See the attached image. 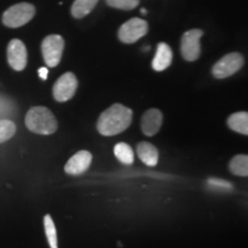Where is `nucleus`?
<instances>
[{"mask_svg": "<svg viewBox=\"0 0 248 248\" xmlns=\"http://www.w3.org/2000/svg\"><path fill=\"white\" fill-rule=\"evenodd\" d=\"M162 121L163 115L159 109L152 108L146 110L141 117V131L148 137L156 135L162 126Z\"/></svg>", "mask_w": 248, "mask_h": 248, "instance_id": "9b49d317", "label": "nucleus"}, {"mask_svg": "<svg viewBox=\"0 0 248 248\" xmlns=\"http://www.w3.org/2000/svg\"><path fill=\"white\" fill-rule=\"evenodd\" d=\"M137 154L141 162H144L148 167H155L159 162V151L150 142H139L137 146Z\"/></svg>", "mask_w": 248, "mask_h": 248, "instance_id": "ddd939ff", "label": "nucleus"}, {"mask_svg": "<svg viewBox=\"0 0 248 248\" xmlns=\"http://www.w3.org/2000/svg\"><path fill=\"white\" fill-rule=\"evenodd\" d=\"M24 123L28 130L38 135H52L58 130V121L48 108L36 106L28 110Z\"/></svg>", "mask_w": 248, "mask_h": 248, "instance_id": "f03ea898", "label": "nucleus"}, {"mask_svg": "<svg viewBox=\"0 0 248 248\" xmlns=\"http://www.w3.org/2000/svg\"><path fill=\"white\" fill-rule=\"evenodd\" d=\"M38 74H39V77L40 78H43V79H46L47 78V74H48V70H47V68H40V69L38 70Z\"/></svg>", "mask_w": 248, "mask_h": 248, "instance_id": "4be33fe9", "label": "nucleus"}, {"mask_svg": "<svg viewBox=\"0 0 248 248\" xmlns=\"http://www.w3.org/2000/svg\"><path fill=\"white\" fill-rule=\"evenodd\" d=\"M148 32V23L139 17L130 18L119 29V38L124 44H133Z\"/></svg>", "mask_w": 248, "mask_h": 248, "instance_id": "423d86ee", "label": "nucleus"}, {"mask_svg": "<svg viewBox=\"0 0 248 248\" xmlns=\"http://www.w3.org/2000/svg\"><path fill=\"white\" fill-rule=\"evenodd\" d=\"M172 62V51L166 43H159L156 47V53L152 61V68L155 71H163L170 67Z\"/></svg>", "mask_w": 248, "mask_h": 248, "instance_id": "f8f14e48", "label": "nucleus"}, {"mask_svg": "<svg viewBox=\"0 0 248 248\" xmlns=\"http://www.w3.org/2000/svg\"><path fill=\"white\" fill-rule=\"evenodd\" d=\"M228 126L233 131L241 133V135H248V114L246 111H238L232 114L228 119Z\"/></svg>", "mask_w": 248, "mask_h": 248, "instance_id": "4468645a", "label": "nucleus"}, {"mask_svg": "<svg viewBox=\"0 0 248 248\" xmlns=\"http://www.w3.org/2000/svg\"><path fill=\"white\" fill-rule=\"evenodd\" d=\"M16 132V125L9 120H0V144L14 137Z\"/></svg>", "mask_w": 248, "mask_h": 248, "instance_id": "6ab92c4d", "label": "nucleus"}, {"mask_svg": "<svg viewBox=\"0 0 248 248\" xmlns=\"http://www.w3.org/2000/svg\"><path fill=\"white\" fill-rule=\"evenodd\" d=\"M110 7L123 9V11H131L135 9L140 2V0H106Z\"/></svg>", "mask_w": 248, "mask_h": 248, "instance_id": "aec40b11", "label": "nucleus"}, {"mask_svg": "<svg viewBox=\"0 0 248 248\" xmlns=\"http://www.w3.org/2000/svg\"><path fill=\"white\" fill-rule=\"evenodd\" d=\"M64 48V40L60 35H49L42 43V54L47 67L54 68L60 63Z\"/></svg>", "mask_w": 248, "mask_h": 248, "instance_id": "39448f33", "label": "nucleus"}, {"mask_svg": "<svg viewBox=\"0 0 248 248\" xmlns=\"http://www.w3.org/2000/svg\"><path fill=\"white\" fill-rule=\"evenodd\" d=\"M99 0H75L71 6V15L75 18H83L92 12Z\"/></svg>", "mask_w": 248, "mask_h": 248, "instance_id": "2eb2a0df", "label": "nucleus"}, {"mask_svg": "<svg viewBox=\"0 0 248 248\" xmlns=\"http://www.w3.org/2000/svg\"><path fill=\"white\" fill-rule=\"evenodd\" d=\"M207 186L212 190L216 191H230L232 190V184L231 183L224 181V179L219 178H209L207 181Z\"/></svg>", "mask_w": 248, "mask_h": 248, "instance_id": "412c9836", "label": "nucleus"}, {"mask_svg": "<svg viewBox=\"0 0 248 248\" xmlns=\"http://www.w3.org/2000/svg\"><path fill=\"white\" fill-rule=\"evenodd\" d=\"M230 171L235 176L247 177L248 176V156L247 155H235L229 164Z\"/></svg>", "mask_w": 248, "mask_h": 248, "instance_id": "dca6fc26", "label": "nucleus"}, {"mask_svg": "<svg viewBox=\"0 0 248 248\" xmlns=\"http://www.w3.org/2000/svg\"><path fill=\"white\" fill-rule=\"evenodd\" d=\"M140 13H141L142 15H146V14H147V11H146V8H142L141 11H140Z\"/></svg>", "mask_w": 248, "mask_h": 248, "instance_id": "5701e85b", "label": "nucleus"}, {"mask_svg": "<svg viewBox=\"0 0 248 248\" xmlns=\"http://www.w3.org/2000/svg\"><path fill=\"white\" fill-rule=\"evenodd\" d=\"M78 82L73 73H66L58 78L53 86V97L58 102H66L75 95Z\"/></svg>", "mask_w": 248, "mask_h": 248, "instance_id": "6e6552de", "label": "nucleus"}, {"mask_svg": "<svg viewBox=\"0 0 248 248\" xmlns=\"http://www.w3.org/2000/svg\"><path fill=\"white\" fill-rule=\"evenodd\" d=\"M92 162V155L88 151H79L71 156L64 166V171L68 175L78 176L84 173L90 168Z\"/></svg>", "mask_w": 248, "mask_h": 248, "instance_id": "9d476101", "label": "nucleus"}, {"mask_svg": "<svg viewBox=\"0 0 248 248\" xmlns=\"http://www.w3.org/2000/svg\"><path fill=\"white\" fill-rule=\"evenodd\" d=\"M243 66L244 57L238 52H233V53H229L219 59L214 64L212 71L215 78L223 79L234 75L243 68Z\"/></svg>", "mask_w": 248, "mask_h": 248, "instance_id": "20e7f679", "label": "nucleus"}, {"mask_svg": "<svg viewBox=\"0 0 248 248\" xmlns=\"http://www.w3.org/2000/svg\"><path fill=\"white\" fill-rule=\"evenodd\" d=\"M114 154L119 159L120 162H122L126 166H131L135 161V154L133 150L125 142H119L114 147Z\"/></svg>", "mask_w": 248, "mask_h": 248, "instance_id": "f3484780", "label": "nucleus"}, {"mask_svg": "<svg viewBox=\"0 0 248 248\" xmlns=\"http://www.w3.org/2000/svg\"><path fill=\"white\" fill-rule=\"evenodd\" d=\"M44 228L45 233L47 237L48 245L51 248H58V234L57 229H55L54 222L51 215H45L44 217Z\"/></svg>", "mask_w": 248, "mask_h": 248, "instance_id": "a211bd4d", "label": "nucleus"}, {"mask_svg": "<svg viewBox=\"0 0 248 248\" xmlns=\"http://www.w3.org/2000/svg\"><path fill=\"white\" fill-rule=\"evenodd\" d=\"M203 36V31L192 29L186 31L181 40V53L186 61L198 60L201 53L200 39Z\"/></svg>", "mask_w": 248, "mask_h": 248, "instance_id": "0eeeda50", "label": "nucleus"}, {"mask_svg": "<svg viewBox=\"0 0 248 248\" xmlns=\"http://www.w3.org/2000/svg\"><path fill=\"white\" fill-rule=\"evenodd\" d=\"M36 14V8L29 2H20V4L11 6L2 14V23L8 28H20L30 22Z\"/></svg>", "mask_w": 248, "mask_h": 248, "instance_id": "7ed1b4c3", "label": "nucleus"}, {"mask_svg": "<svg viewBox=\"0 0 248 248\" xmlns=\"http://www.w3.org/2000/svg\"><path fill=\"white\" fill-rule=\"evenodd\" d=\"M133 111L122 104H114L101 114L97 129L102 136H115L125 131L132 122Z\"/></svg>", "mask_w": 248, "mask_h": 248, "instance_id": "f257e3e1", "label": "nucleus"}, {"mask_svg": "<svg viewBox=\"0 0 248 248\" xmlns=\"http://www.w3.org/2000/svg\"><path fill=\"white\" fill-rule=\"evenodd\" d=\"M7 61L12 69L22 71L27 67L28 52L24 43L20 39H12L7 46Z\"/></svg>", "mask_w": 248, "mask_h": 248, "instance_id": "1a4fd4ad", "label": "nucleus"}]
</instances>
